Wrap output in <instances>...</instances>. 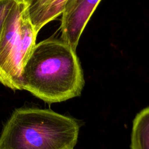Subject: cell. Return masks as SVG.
Instances as JSON below:
<instances>
[{
	"label": "cell",
	"instance_id": "obj_8",
	"mask_svg": "<svg viewBox=\"0 0 149 149\" xmlns=\"http://www.w3.org/2000/svg\"><path fill=\"white\" fill-rule=\"evenodd\" d=\"M15 1L19 3H26V0H15Z\"/></svg>",
	"mask_w": 149,
	"mask_h": 149
},
{
	"label": "cell",
	"instance_id": "obj_1",
	"mask_svg": "<svg viewBox=\"0 0 149 149\" xmlns=\"http://www.w3.org/2000/svg\"><path fill=\"white\" fill-rule=\"evenodd\" d=\"M21 81L22 90L48 104L80 95L84 85L76 50L53 38L35 45L23 69Z\"/></svg>",
	"mask_w": 149,
	"mask_h": 149
},
{
	"label": "cell",
	"instance_id": "obj_2",
	"mask_svg": "<svg viewBox=\"0 0 149 149\" xmlns=\"http://www.w3.org/2000/svg\"><path fill=\"white\" fill-rule=\"evenodd\" d=\"M80 125L49 109H16L4 125L0 149H73Z\"/></svg>",
	"mask_w": 149,
	"mask_h": 149
},
{
	"label": "cell",
	"instance_id": "obj_3",
	"mask_svg": "<svg viewBox=\"0 0 149 149\" xmlns=\"http://www.w3.org/2000/svg\"><path fill=\"white\" fill-rule=\"evenodd\" d=\"M25 7L16 3L0 35V84L13 90H22V70L36 44L37 34Z\"/></svg>",
	"mask_w": 149,
	"mask_h": 149
},
{
	"label": "cell",
	"instance_id": "obj_4",
	"mask_svg": "<svg viewBox=\"0 0 149 149\" xmlns=\"http://www.w3.org/2000/svg\"><path fill=\"white\" fill-rule=\"evenodd\" d=\"M101 0H67L61 13V40L76 50L80 36Z\"/></svg>",
	"mask_w": 149,
	"mask_h": 149
},
{
	"label": "cell",
	"instance_id": "obj_6",
	"mask_svg": "<svg viewBox=\"0 0 149 149\" xmlns=\"http://www.w3.org/2000/svg\"><path fill=\"white\" fill-rule=\"evenodd\" d=\"M130 148L149 149V107L137 113L133 120Z\"/></svg>",
	"mask_w": 149,
	"mask_h": 149
},
{
	"label": "cell",
	"instance_id": "obj_5",
	"mask_svg": "<svg viewBox=\"0 0 149 149\" xmlns=\"http://www.w3.org/2000/svg\"><path fill=\"white\" fill-rule=\"evenodd\" d=\"M62 0H26V9L35 33L49 23L50 16Z\"/></svg>",
	"mask_w": 149,
	"mask_h": 149
},
{
	"label": "cell",
	"instance_id": "obj_7",
	"mask_svg": "<svg viewBox=\"0 0 149 149\" xmlns=\"http://www.w3.org/2000/svg\"><path fill=\"white\" fill-rule=\"evenodd\" d=\"M16 2L15 0H0V35L6 19Z\"/></svg>",
	"mask_w": 149,
	"mask_h": 149
}]
</instances>
